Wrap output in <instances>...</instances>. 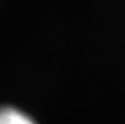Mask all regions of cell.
<instances>
[{"label": "cell", "mask_w": 125, "mask_h": 124, "mask_svg": "<svg viewBox=\"0 0 125 124\" xmlns=\"http://www.w3.org/2000/svg\"><path fill=\"white\" fill-rule=\"evenodd\" d=\"M0 124H38L28 113L11 105L0 106Z\"/></svg>", "instance_id": "cell-1"}]
</instances>
